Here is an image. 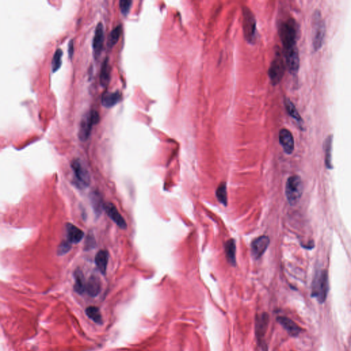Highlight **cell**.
<instances>
[{
	"label": "cell",
	"instance_id": "cell-22",
	"mask_svg": "<svg viewBox=\"0 0 351 351\" xmlns=\"http://www.w3.org/2000/svg\"><path fill=\"white\" fill-rule=\"evenodd\" d=\"M111 80V65L109 58L104 59L102 64L100 74V82L102 87H107Z\"/></svg>",
	"mask_w": 351,
	"mask_h": 351
},
{
	"label": "cell",
	"instance_id": "cell-30",
	"mask_svg": "<svg viewBox=\"0 0 351 351\" xmlns=\"http://www.w3.org/2000/svg\"><path fill=\"white\" fill-rule=\"evenodd\" d=\"M71 248H72V243L69 242V241H64L61 243L59 245V248H58V255L59 256H63L64 255L67 254L70 251Z\"/></svg>",
	"mask_w": 351,
	"mask_h": 351
},
{
	"label": "cell",
	"instance_id": "cell-19",
	"mask_svg": "<svg viewBox=\"0 0 351 351\" xmlns=\"http://www.w3.org/2000/svg\"><path fill=\"white\" fill-rule=\"evenodd\" d=\"M121 100V94L118 91L104 93L102 97V103L106 108H112Z\"/></svg>",
	"mask_w": 351,
	"mask_h": 351
},
{
	"label": "cell",
	"instance_id": "cell-8",
	"mask_svg": "<svg viewBox=\"0 0 351 351\" xmlns=\"http://www.w3.org/2000/svg\"><path fill=\"white\" fill-rule=\"evenodd\" d=\"M75 176L76 184L79 188H84L90 184V176L79 160H73L71 164Z\"/></svg>",
	"mask_w": 351,
	"mask_h": 351
},
{
	"label": "cell",
	"instance_id": "cell-15",
	"mask_svg": "<svg viewBox=\"0 0 351 351\" xmlns=\"http://www.w3.org/2000/svg\"><path fill=\"white\" fill-rule=\"evenodd\" d=\"M66 231L67 240L71 243H79L83 238L84 232L72 223L66 224Z\"/></svg>",
	"mask_w": 351,
	"mask_h": 351
},
{
	"label": "cell",
	"instance_id": "cell-21",
	"mask_svg": "<svg viewBox=\"0 0 351 351\" xmlns=\"http://www.w3.org/2000/svg\"><path fill=\"white\" fill-rule=\"evenodd\" d=\"M75 284H74V291L79 294H84L86 291V283L83 272L80 268H77L74 273Z\"/></svg>",
	"mask_w": 351,
	"mask_h": 351
},
{
	"label": "cell",
	"instance_id": "cell-14",
	"mask_svg": "<svg viewBox=\"0 0 351 351\" xmlns=\"http://www.w3.org/2000/svg\"><path fill=\"white\" fill-rule=\"evenodd\" d=\"M270 239L267 236H261L252 243V254L255 259H259L263 255L269 246Z\"/></svg>",
	"mask_w": 351,
	"mask_h": 351
},
{
	"label": "cell",
	"instance_id": "cell-25",
	"mask_svg": "<svg viewBox=\"0 0 351 351\" xmlns=\"http://www.w3.org/2000/svg\"><path fill=\"white\" fill-rule=\"evenodd\" d=\"M85 313L88 317L92 319L95 323L102 324V322H103L102 321V316L99 308L90 306V307L86 309Z\"/></svg>",
	"mask_w": 351,
	"mask_h": 351
},
{
	"label": "cell",
	"instance_id": "cell-7",
	"mask_svg": "<svg viewBox=\"0 0 351 351\" xmlns=\"http://www.w3.org/2000/svg\"><path fill=\"white\" fill-rule=\"evenodd\" d=\"M243 34L249 43H254L256 38V20L254 15L247 7H243Z\"/></svg>",
	"mask_w": 351,
	"mask_h": 351
},
{
	"label": "cell",
	"instance_id": "cell-28",
	"mask_svg": "<svg viewBox=\"0 0 351 351\" xmlns=\"http://www.w3.org/2000/svg\"><path fill=\"white\" fill-rule=\"evenodd\" d=\"M93 207L97 215H100L102 212V208H104V205H102V198H100L98 193H93L92 197Z\"/></svg>",
	"mask_w": 351,
	"mask_h": 351
},
{
	"label": "cell",
	"instance_id": "cell-26",
	"mask_svg": "<svg viewBox=\"0 0 351 351\" xmlns=\"http://www.w3.org/2000/svg\"><path fill=\"white\" fill-rule=\"evenodd\" d=\"M122 34V26L118 25L112 30V32L109 34L107 46L109 48H112L115 45L117 44Z\"/></svg>",
	"mask_w": 351,
	"mask_h": 351
},
{
	"label": "cell",
	"instance_id": "cell-23",
	"mask_svg": "<svg viewBox=\"0 0 351 351\" xmlns=\"http://www.w3.org/2000/svg\"><path fill=\"white\" fill-rule=\"evenodd\" d=\"M333 135H329L324 141V150L325 152V163L327 168H332L331 163V151H332Z\"/></svg>",
	"mask_w": 351,
	"mask_h": 351
},
{
	"label": "cell",
	"instance_id": "cell-9",
	"mask_svg": "<svg viewBox=\"0 0 351 351\" xmlns=\"http://www.w3.org/2000/svg\"><path fill=\"white\" fill-rule=\"evenodd\" d=\"M286 64L291 74H296L300 67V57L297 47L284 50Z\"/></svg>",
	"mask_w": 351,
	"mask_h": 351
},
{
	"label": "cell",
	"instance_id": "cell-12",
	"mask_svg": "<svg viewBox=\"0 0 351 351\" xmlns=\"http://www.w3.org/2000/svg\"><path fill=\"white\" fill-rule=\"evenodd\" d=\"M279 142L285 152L291 155L294 150V140L292 133L287 128H283L279 132Z\"/></svg>",
	"mask_w": 351,
	"mask_h": 351
},
{
	"label": "cell",
	"instance_id": "cell-11",
	"mask_svg": "<svg viewBox=\"0 0 351 351\" xmlns=\"http://www.w3.org/2000/svg\"><path fill=\"white\" fill-rule=\"evenodd\" d=\"M268 324H269V316L266 313H263L261 315L256 317L255 334L256 339L261 345H262L263 337L267 331Z\"/></svg>",
	"mask_w": 351,
	"mask_h": 351
},
{
	"label": "cell",
	"instance_id": "cell-3",
	"mask_svg": "<svg viewBox=\"0 0 351 351\" xmlns=\"http://www.w3.org/2000/svg\"><path fill=\"white\" fill-rule=\"evenodd\" d=\"M313 48L314 51H318L323 46L326 34V24L322 19V15L319 10H316L313 16Z\"/></svg>",
	"mask_w": 351,
	"mask_h": 351
},
{
	"label": "cell",
	"instance_id": "cell-13",
	"mask_svg": "<svg viewBox=\"0 0 351 351\" xmlns=\"http://www.w3.org/2000/svg\"><path fill=\"white\" fill-rule=\"evenodd\" d=\"M104 209L106 213L122 229L127 228V223L123 217L120 214L117 208H116L113 204L109 203L104 205Z\"/></svg>",
	"mask_w": 351,
	"mask_h": 351
},
{
	"label": "cell",
	"instance_id": "cell-29",
	"mask_svg": "<svg viewBox=\"0 0 351 351\" xmlns=\"http://www.w3.org/2000/svg\"><path fill=\"white\" fill-rule=\"evenodd\" d=\"M216 196L220 203L226 205L227 204V191H226V186L225 183H221V185L218 187L216 191Z\"/></svg>",
	"mask_w": 351,
	"mask_h": 351
},
{
	"label": "cell",
	"instance_id": "cell-5",
	"mask_svg": "<svg viewBox=\"0 0 351 351\" xmlns=\"http://www.w3.org/2000/svg\"><path fill=\"white\" fill-rule=\"evenodd\" d=\"M100 122V115L96 111L92 110L84 115L81 120L79 128V139L82 142L87 141L92 133L93 126Z\"/></svg>",
	"mask_w": 351,
	"mask_h": 351
},
{
	"label": "cell",
	"instance_id": "cell-18",
	"mask_svg": "<svg viewBox=\"0 0 351 351\" xmlns=\"http://www.w3.org/2000/svg\"><path fill=\"white\" fill-rule=\"evenodd\" d=\"M109 254L108 251L102 250L96 254L95 263L99 271L103 275L107 272V266H108Z\"/></svg>",
	"mask_w": 351,
	"mask_h": 351
},
{
	"label": "cell",
	"instance_id": "cell-2",
	"mask_svg": "<svg viewBox=\"0 0 351 351\" xmlns=\"http://www.w3.org/2000/svg\"><path fill=\"white\" fill-rule=\"evenodd\" d=\"M329 291V279L327 271H322L316 273L312 284V296L319 303H324L327 299Z\"/></svg>",
	"mask_w": 351,
	"mask_h": 351
},
{
	"label": "cell",
	"instance_id": "cell-10",
	"mask_svg": "<svg viewBox=\"0 0 351 351\" xmlns=\"http://www.w3.org/2000/svg\"><path fill=\"white\" fill-rule=\"evenodd\" d=\"M104 39V31L103 24L99 22L96 26L94 39H93V51L94 56L97 58L100 56L103 48Z\"/></svg>",
	"mask_w": 351,
	"mask_h": 351
},
{
	"label": "cell",
	"instance_id": "cell-4",
	"mask_svg": "<svg viewBox=\"0 0 351 351\" xmlns=\"http://www.w3.org/2000/svg\"><path fill=\"white\" fill-rule=\"evenodd\" d=\"M303 185L299 176L294 175L288 178L286 186V195L291 205L299 203L302 196Z\"/></svg>",
	"mask_w": 351,
	"mask_h": 351
},
{
	"label": "cell",
	"instance_id": "cell-1",
	"mask_svg": "<svg viewBox=\"0 0 351 351\" xmlns=\"http://www.w3.org/2000/svg\"><path fill=\"white\" fill-rule=\"evenodd\" d=\"M297 23L292 18H289L287 20L283 21L279 26V36L282 41L284 49H290L296 46L298 36Z\"/></svg>",
	"mask_w": 351,
	"mask_h": 351
},
{
	"label": "cell",
	"instance_id": "cell-32",
	"mask_svg": "<svg viewBox=\"0 0 351 351\" xmlns=\"http://www.w3.org/2000/svg\"><path fill=\"white\" fill-rule=\"evenodd\" d=\"M95 238H94L93 235H89V236H87V239H86L85 244H84V249H85L86 251H89V250L92 249V248L95 247Z\"/></svg>",
	"mask_w": 351,
	"mask_h": 351
},
{
	"label": "cell",
	"instance_id": "cell-17",
	"mask_svg": "<svg viewBox=\"0 0 351 351\" xmlns=\"http://www.w3.org/2000/svg\"><path fill=\"white\" fill-rule=\"evenodd\" d=\"M278 322L287 331L288 334L291 336H297L301 333V329L298 324H296L294 321L288 318L281 317L277 318Z\"/></svg>",
	"mask_w": 351,
	"mask_h": 351
},
{
	"label": "cell",
	"instance_id": "cell-16",
	"mask_svg": "<svg viewBox=\"0 0 351 351\" xmlns=\"http://www.w3.org/2000/svg\"><path fill=\"white\" fill-rule=\"evenodd\" d=\"M101 289H102V283L100 278L95 275L91 276L86 284V291L87 294L92 297H96L100 294Z\"/></svg>",
	"mask_w": 351,
	"mask_h": 351
},
{
	"label": "cell",
	"instance_id": "cell-33",
	"mask_svg": "<svg viewBox=\"0 0 351 351\" xmlns=\"http://www.w3.org/2000/svg\"><path fill=\"white\" fill-rule=\"evenodd\" d=\"M74 52V40H70L68 44V54H69V59H72L73 54Z\"/></svg>",
	"mask_w": 351,
	"mask_h": 351
},
{
	"label": "cell",
	"instance_id": "cell-24",
	"mask_svg": "<svg viewBox=\"0 0 351 351\" xmlns=\"http://www.w3.org/2000/svg\"><path fill=\"white\" fill-rule=\"evenodd\" d=\"M226 255L228 262L232 265L236 264V246L234 240L231 239L227 241L226 244Z\"/></svg>",
	"mask_w": 351,
	"mask_h": 351
},
{
	"label": "cell",
	"instance_id": "cell-27",
	"mask_svg": "<svg viewBox=\"0 0 351 351\" xmlns=\"http://www.w3.org/2000/svg\"><path fill=\"white\" fill-rule=\"evenodd\" d=\"M64 52L62 49L59 48L56 49L53 56L52 60V69L53 72H56V71L60 69L61 64H62V57Z\"/></svg>",
	"mask_w": 351,
	"mask_h": 351
},
{
	"label": "cell",
	"instance_id": "cell-20",
	"mask_svg": "<svg viewBox=\"0 0 351 351\" xmlns=\"http://www.w3.org/2000/svg\"><path fill=\"white\" fill-rule=\"evenodd\" d=\"M285 106H286V108L287 109L288 114L297 122L299 127H301V130H303L304 126L303 120L299 112L296 109L295 105L293 104V102L289 99L286 98L285 99Z\"/></svg>",
	"mask_w": 351,
	"mask_h": 351
},
{
	"label": "cell",
	"instance_id": "cell-6",
	"mask_svg": "<svg viewBox=\"0 0 351 351\" xmlns=\"http://www.w3.org/2000/svg\"><path fill=\"white\" fill-rule=\"evenodd\" d=\"M286 65L281 53L276 51L275 57L271 61V67L268 70V75L272 84L276 85L279 84L284 78Z\"/></svg>",
	"mask_w": 351,
	"mask_h": 351
},
{
	"label": "cell",
	"instance_id": "cell-31",
	"mask_svg": "<svg viewBox=\"0 0 351 351\" xmlns=\"http://www.w3.org/2000/svg\"><path fill=\"white\" fill-rule=\"evenodd\" d=\"M132 1L130 0H121L120 1V8L121 12L124 16H127L130 12L131 8Z\"/></svg>",
	"mask_w": 351,
	"mask_h": 351
}]
</instances>
